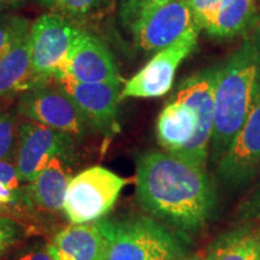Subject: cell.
Listing matches in <instances>:
<instances>
[{
    "label": "cell",
    "mask_w": 260,
    "mask_h": 260,
    "mask_svg": "<svg viewBox=\"0 0 260 260\" xmlns=\"http://www.w3.org/2000/svg\"><path fill=\"white\" fill-rule=\"evenodd\" d=\"M140 205L182 232H197L216 206V194L205 168L162 152H147L136 161Z\"/></svg>",
    "instance_id": "cell-1"
},
{
    "label": "cell",
    "mask_w": 260,
    "mask_h": 260,
    "mask_svg": "<svg viewBox=\"0 0 260 260\" xmlns=\"http://www.w3.org/2000/svg\"><path fill=\"white\" fill-rule=\"evenodd\" d=\"M260 44L247 41L217 68L214 119L211 144L213 155L225 154L251 112L260 86Z\"/></svg>",
    "instance_id": "cell-2"
},
{
    "label": "cell",
    "mask_w": 260,
    "mask_h": 260,
    "mask_svg": "<svg viewBox=\"0 0 260 260\" xmlns=\"http://www.w3.org/2000/svg\"><path fill=\"white\" fill-rule=\"evenodd\" d=\"M100 223L111 241L106 260H178L184 254L181 240L148 217Z\"/></svg>",
    "instance_id": "cell-3"
},
{
    "label": "cell",
    "mask_w": 260,
    "mask_h": 260,
    "mask_svg": "<svg viewBox=\"0 0 260 260\" xmlns=\"http://www.w3.org/2000/svg\"><path fill=\"white\" fill-rule=\"evenodd\" d=\"M128 180L102 167L87 169L71 178L64 211L71 223L98 222L115 206Z\"/></svg>",
    "instance_id": "cell-4"
},
{
    "label": "cell",
    "mask_w": 260,
    "mask_h": 260,
    "mask_svg": "<svg viewBox=\"0 0 260 260\" xmlns=\"http://www.w3.org/2000/svg\"><path fill=\"white\" fill-rule=\"evenodd\" d=\"M82 29L70 18L46 12L31 24L28 34L31 68L38 77L51 81L61 70Z\"/></svg>",
    "instance_id": "cell-5"
},
{
    "label": "cell",
    "mask_w": 260,
    "mask_h": 260,
    "mask_svg": "<svg viewBox=\"0 0 260 260\" xmlns=\"http://www.w3.org/2000/svg\"><path fill=\"white\" fill-rule=\"evenodd\" d=\"M16 111L28 121L67 133L73 138H83L92 125L79 107L58 87L50 82L22 93Z\"/></svg>",
    "instance_id": "cell-6"
},
{
    "label": "cell",
    "mask_w": 260,
    "mask_h": 260,
    "mask_svg": "<svg viewBox=\"0 0 260 260\" xmlns=\"http://www.w3.org/2000/svg\"><path fill=\"white\" fill-rule=\"evenodd\" d=\"M57 157L74 159V138L39 123H19L15 164L19 180L31 183Z\"/></svg>",
    "instance_id": "cell-7"
},
{
    "label": "cell",
    "mask_w": 260,
    "mask_h": 260,
    "mask_svg": "<svg viewBox=\"0 0 260 260\" xmlns=\"http://www.w3.org/2000/svg\"><path fill=\"white\" fill-rule=\"evenodd\" d=\"M200 28L194 25L183 37L157 54L126 81L122 88L121 99L126 98H159L171 89L177 68L195 50Z\"/></svg>",
    "instance_id": "cell-8"
},
{
    "label": "cell",
    "mask_w": 260,
    "mask_h": 260,
    "mask_svg": "<svg viewBox=\"0 0 260 260\" xmlns=\"http://www.w3.org/2000/svg\"><path fill=\"white\" fill-rule=\"evenodd\" d=\"M217 68H211L188 77L178 87L175 100L193 107L199 119L198 132L190 144L180 153L174 154L186 159L191 164L205 168L209 154V145L212 139L214 119V84Z\"/></svg>",
    "instance_id": "cell-9"
},
{
    "label": "cell",
    "mask_w": 260,
    "mask_h": 260,
    "mask_svg": "<svg viewBox=\"0 0 260 260\" xmlns=\"http://www.w3.org/2000/svg\"><path fill=\"white\" fill-rule=\"evenodd\" d=\"M194 25L188 0H171L146 11L129 28L135 46L151 53L169 47Z\"/></svg>",
    "instance_id": "cell-10"
},
{
    "label": "cell",
    "mask_w": 260,
    "mask_h": 260,
    "mask_svg": "<svg viewBox=\"0 0 260 260\" xmlns=\"http://www.w3.org/2000/svg\"><path fill=\"white\" fill-rule=\"evenodd\" d=\"M57 87L73 100L92 128L112 136L119 132L118 105L122 82L84 83L65 74L53 77Z\"/></svg>",
    "instance_id": "cell-11"
},
{
    "label": "cell",
    "mask_w": 260,
    "mask_h": 260,
    "mask_svg": "<svg viewBox=\"0 0 260 260\" xmlns=\"http://www.w3.org/2000/svg\"><path fill=\"white\" fill-rule=\"evenodd\" d=\"M260 165V86L245 124L220 158L218 174L229 186L239 187L254 176Z\"/></svg>",
    "instance_id": "cell-12"
},
{
    "label": "cell",
    "mask_w": 260,
    "mask_h": 260,
    "mask_svg": "<svg viewBox=\"0 0 260 260\" xmlns=\"http://www.w3.org/2000/svg\"><path fill=\"white\" fill-rule=\"evenodd\" d=\"M58 74H65L84 83L122 82L109 48L83 29L75 41L64 67L56 75Z\"/></svg>",
    "instance_id": "cell-13"
},
{
    "label": "cell",
    "mask_w": 260,
    "mask_h": 260,
    "mask_svg": "<svg viewBox=\"0 0 260 260\" xmlns=\"http://www.w3.org/2000/svg\"><path fill=\"white\" fill-rule=\"evenodd\" d=\"M111 241L100 220L65 226L47 245L53 260H106Z\"/></svg>",
    "instance_id": "cell-14"
},
{
    "label": "cell",
    "mask_w": 260,
    "mask_h": 260,
    "mask_svg": "<svg viewBox=\"0 0 260 260\" xmlns=\"http://www.w3.org/2000/svg\"><path fill=\"white\" fill-rule=\"evenodd\" d=\"M73 159L57 157L42 170L31 183L23 188L28 204L39 209L58 212L64 209L71 177L69 164Z\"/></svg>",
    "instance_id": "cell-15"
},
{
    "label": "cell",
    "mask_w": 260,
    "mask_h": 260,
    "mask_svg": "<svg viewBox=\"0 0 260 260\" xmlns=\"http://www.w3.org/2000/svg\"><path fill=\"white\" fill-rule=\"evenodd\" d=\"M199 119L193 107L172 100L162 109L157 121V138L168 153L177 154L197 134Z\"/></svg>",
    "instance_id": "cell-16"
},
{
    "label": "cell",
    "mask_w": 260,
    "mask_h": 260,
    "mask_svg": "<svg viewBox=\"0 0 260 260\" xmlns=\"http://www.w3.org/2000/svg\"><path fill=\"white\" fill-rule=\"evenodd\" d=\"M48 82L32 71L28 37L0 60V96L24 93Z\"/></svg>",
    "instance_id": "cell-17"
},
{
    "label": "cell",
    "mask_w": 260,
    "mask_h": 260,
    "mask_svg": "<svg viewBox=\"0 0 260 260\" xmlns=\"http://www.w3.org/2000/svg\"><path fill=\"white\" fill-rule=\"evenodd\" d=\"M259 258L260 230L240 228L214 240L205 260H259Z\"/></svg>",
    "instance_id": "cell-18"
},
{
    "label": "cell",
    "mask_w": 260,
    "mask_h": 260,
    "mask_svg": "<svg viewBox=\"0 0 260 260\" xmlns=\"http://www.w3.org/2000/svg\"><path fill=\"white\" fill-rule=\"evenodd\" d=\"M255 12V0H224L205 30L216 38H230L245 30Z\"/></svg>",
    "instance_id": "cell-19"
},
{
    "label": "cell",
    "mask_w": 260,
    "mask_h": 260,
    "mask_svg": "<svg viewBox=\"0 0 260 260\" xmlns=\"http://www.w3.org/2000/svg\"><path fill=\"white\" fill-rule=\"evenodd\" d=\"M42 6L51 9L65 17L83 19L93 17L109 6L111 0H37Z\"/></svg>",
    "instance_id": "cell-20"
},
{
    "label": "cell",
    "mask_w": 260,
    "mask_h": 260,
    "mask_svg": "<svg viewBox=\"0 0 260 260\" xmlns=\"http://www.w3.org/2000/svg\"><path fill=\"white\" fill-rule=\"evenodd\" d=\"M30 22L22 16L0 15V60L28 37Z\"/></svg>",
    "instance_id": "cell-21"
},
{
    "label": "cell",
    "mask_w": 260,
    "mask_h": 260,
    "mask_svg": "<svg viewBox=\"0 0 260 260\" xmlns=\"http://www.w3.org/2000/svg\"><path fill=\"white\" fill-rule=\"evenodd\" d=\"M17 111L0 112V160H14L18 142Z\"/></svg>",
    "instance_id": "cell-22"
},
{
    "label": "cell",
    "mask_w": 260,
    "mask_h": 260,
    "mask_svg": "<svg viewBox=\"0 0 260 260\" xmlns=\"http://www.w3.org/2000/svg\"><path fill=\"white\" fill-rule=\"evenodd\" d=\"M171 0H119V18L125 27H130L142 14Z\"/></svg>",
    "instance_id": "cell-23"
},
{
    "label": "cell",
    "mask_w": 260,
    "mask_h": 260,
    "mask_svg": "<svg viewBox=\"0 0 260 260\" xmlns=\"http://www.w3.org/2000/svg\"><path fill=\"white\" fill-rule=\"evenodd\" d=\"M223 2L224 0H188L193 11L195 24L205 30L213 21Z\"/></svg>",
    "instance_id": "cell-24"
},
{
    "label": "cell",
    "mask_w": 260,
    "mask_h": 260,
    "mask_svg": "<svg viewBox=\"0 0 260 260\" xmlns=\"http://www.w3.org/2000/svg\"><path fill=\"white\" fill-rule=\"evenodd\" d=\"M23 236L21 224L8 216H0V256L11 249Z\"/></svg>",
    "instance_id": "cell-25"
},
{
    "label": "cell",
    "mask_w": 260,
    "mask_h": 260,
    "mask_svg": "<svg viewBox=\"0 0 260 260\" xmlns=\"http://www.w3.org/2000/svg\"><path fill=\"white\" fill-rule=\"evenodd\" d=\"M239 214L241 219H260V186L241 205Z\"/></svg>",
    "instance_id": "cell-26"
},
{
    "label": "cell",
    "mask_w": 260,
    "mask_h": 260,
    "mask_svg": "<svg viewBox=\"0 0 260 260\" xmlns=\"http://www.w3.org/2000/svg\"><path fill=\"white\" fill-rule=\"evenodd\" d=\"M0 183L6 184L12 189L18 188L21 180L14 160H0Z\"/></svg>",
    "instance_id": "cell-27"
},
{
    "label": "cell",
    "mask_w": 260,
    "mask_h": 260,
    "mask_svg": "<svg viewBox=\"0 0 260 260\" xmlns=\"http://www.w3.org/2000/svg\"><path fill=\"white\" fill-rule=\"evenodd\" d=\"M24 199L23 190L12 189L6 184L0 183V207H6L8 205H15L21 203Z\"/></svg>",
    "instance_id": "cell-28"
},
{
    "label": "cell",
    "mask_w": 260,
    "mask_h": 260,
    "mask_svg": "<svg viewBox=\"0 0 260 260\" xmlns=\"http://www.w3.org/2000/svg\"><path fill=\"white\" fill-rule=\"evenodd\" d=\"M15 260H53L48 253L47 246H31L18 253Z\"/></svg>",
    "instance_id": "cell-29"
},
{
    "label": "cell",
    "mask_w": 260,
    "mask_h": 260,
    "mask_svg": "<svg viewBox=\"0 0 260 260\" xmlns=\"http://www.w3.org/2000/svg\"><path fill=\"white\" fill-rule=\"evenodd\" d=\"M24 0H0V12L22 4Z\"/></svg>",
    "instance_id": "cell-30"
},
{
    "label": "cell",
    "mask_w": 260,
    "mask_h": 260,
    "mask_svg": "<svg viewBox=\"0 0 260 260\" xmlns=\"http://www.w3.org/2000/svg\"><path fill=\"white\" fill-rule=\"evenodd\" d=\"M178 260H200L199 258H195V256H193V258H186V259H178Z\"/></svg>",
    "instance_id": "cell-31"
},
{
    "label": "cell",
    "mask_w": 260,
    "mask_h": 260,
    "mask_svg": "<svg viewBox=\"0 0 260 260\" xmlns=\"http://www.w3.org/2000/svg\"><path fill=\"white\" fill-rule=\"evenodd\" d=\"M6 207H0V216H3V212H5Z\"/></svg>",
    "instance_id": "cell-32"
},
{
    "label": "cell",
    "mask_w": 260,
    "mask_h": 260,
    "mask_svg": "<svg viewBox=\"0 0 260 260\" xmlns=\"http://www.w3.org/2000/svg\"><path fill=\"white\" fill-rule=\"evenodd\" d=\"M259 260H260V258H259Z\"/></svg>",
    "instance_id": "cell-33"
}]
</instances>
